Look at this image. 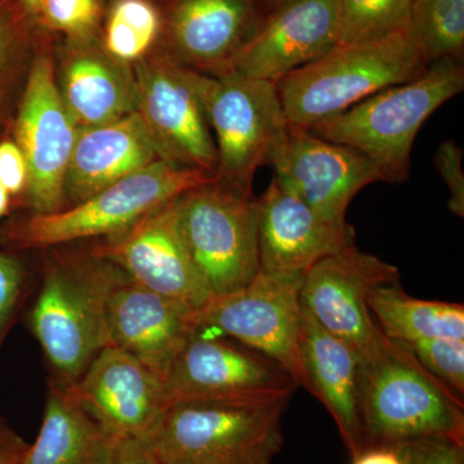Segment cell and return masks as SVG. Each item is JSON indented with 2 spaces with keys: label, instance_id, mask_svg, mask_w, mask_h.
<instances>
[{
  "label": "cell",
  "instance_id": "cell-42",
  "mask_svg": "<svg viewBox=\"0 0 464 464\" xmlns=\"http://www.w3.org/2000/svg\"><path fill=\"white\" fill-rule=\"evenodd\" d=\"M7 427H9L7 420H5V417H2V415H0V432L5 431V430L7 429Z\"/></svg>",
  "mask_w": 464,
  "mask_h": 464
},
{
  "label": "cell",
  "instance_id": "cell-22",
  "mask_svg": "<svg viewBox=\"0 0 464 464\" xmlns=\"http://www.w3.org/2000/svg\"><path fill=\"white\" fill-rule=\"evenodd\" d=\"M299 360L304 389L315 396L337 424L353 458L364 448L359 404V353L325 331L302 306Z\"/></svg>",
  "mask_w": 464,
  "mask_h": 464
},
{
  "label": "cell",
  "instance_id": "cell-31",
  "mask_svg": "<svg viewBox=\"0 0 464 464\" xmlns=\"http://www.w3.org/2000/svg\"><path fill=\"white\" fill-rule=\"evenodd\" d=\"M105 0H43L39 25L61 39L78 41L100 35Z\"/></svg>",
  "mask_w": 464,
  "mask_h": 464
},
{
  "label": "cell",
  "instance_id": "cell-5",
  "mask_svg": "<svg viewBox=\"0 0 464 464\" xmlns=\"http://www.w3.org/2000/svg\"><path fill=\"white\" fill-rule=\"evenodd\" d=\"M216 179V174L159 159L58 212H12L0 222V248L41 252L63 244L102 239L130 227L161 204Z\"/></svg>",
  "mask_w": 464,
  "mask_h": 464
},
{
  "label": "cell",
  "instance_id": "cell-17",
  "mask_svg": "<svg viewBox=\"0 0 464 464\" xmlns=\"http://www.w3.org/2000/svg\"><path fill=\"white\" fill-rule=\"evenodd\" d=\"M338 39V0H292L267 14L226 72L277 84L337 47Z\"/></svg>",
  "mask_w": 464,
  "mask_h": 464
},
{
  "label": "cell",
  "instance_id": "cell-32",
  "mask_svg": "<svg viewBox=\"0 0 464 464\" xmlns=\"http://www.w3.org/2000/svg\"><path fill=\"white\" fill-rule=\"evenodd\" d=\"M395 342V341H393ZM405 350L424 371L454 395L464 396V340L432 338L415 342H395Z\"/></svg>",
  "mask_w": 464,
  "mask_h": 464
},
{
  "label": "cell",
  "instance_id": "cell-30",
  "mask_svg": "<svg viewBox=\"0 0 464 464\" xmlns=\"http://www.w3.org/2000/svg\"><path fill=\"white\" fill-rule=\"evenodd\" d=\"M38 279V252L0 248V350L29 306Z\"/></svg>",
  "mask_w": 464,
  "mask_h": 464
},
{
  "label": "cell",
  "instance_id": "cell-19",
  "mask_svg": "<svg viewBox=\"0 0 464 464\" xmlns=\"http://www.w3.org/2000/svg\"><path fill=\"white\" fill-rule=\"evenodd\" d=\"M257 206L262 270L306 273L324 258L356 248L353 226L324 218L275 177Z\"/></svg>",
  "mask_w": 464,
  "mask_h": 464
},
{
  "label": "cell",
  "instance_id": "cell-9",
  "mask_svg": "<svg viewBox=\"0 0 464 464\" xmlns=\"http://www.w3.org/2000/svg\"><path fill=\"white\" fill-rule=\"evenodd\" d=\"M208 123L218 155V177L244 194L282 139L289 121L276 84L237 72L204 76Z\"/></svg>",
  "mask_w": 464,
  "mask_h": 464
},
{
  "label": "cell",
  "instance_id": "cell-7",
  "mask_svg": "<svg viewBox=\"0 0 464 464\" xmlns=\"http://www.w3.org/2000/svg\"><path fill=\"white\" fill-rule=\"evenodd\" d=\"M179 228L213 298L246 286L261 270L257 198L221 179L177 199Z\"/></svg>",
  "mask_w": 464,
  "mask_h": 464
},
{
  "label": "cell",
  "instance_id": "cell-12",
  "mask_svg": "<svg viewBox=\"0 0 464 464\" xmlns=\"http://www.w3.org/2000/svg\"><path fill=\"white\" fill-rule=\"evenodd\" d=\"M168 406L182 401L292 398L297 383L273 359L240 342L197 331L164 378Z\"/></svg>",
  "mask_w": 464,
  "mask_h": 464
},
{
  "label": "cell",
  "instance_id": "cell-20",
  "mask_svg": "<svg viewBox=\"0 0 464 464\" xmlns=\"http://www.w3.org/2000/svg\"><path fill=\"white\" fill-rule=\"evenodd\" d=\"M195 313L183 302L143 288L128 277L110 297L109 346L133 356L164 380L198 331Z\"/></svg>",
  "mask_w": 464,
  "mask_h": 464
},
{
  "label": "cell",
  "instance_id": "cell-2",
  "mask_svg": "<svg viewBox=\"0 0 464 464\" xmlns=\"http://www.w3.org/2000/svg\"><path fill=\"white\" fill-rule=\"evenodd\" d=\"M359 404L368 445L445 438L464 442L463 400L386 335L359 353Z\"/></svg>",
  "mask_w": 464,
  "mask_h": 464
},
{
  "label": "cell",
  "instance_id": "cell-18",
  "mask_svg": "<svg viewBox=\"0 0 464 464\" xmlns=\"http://www.w3.org/2000/svg\"><path fill=\"white\" fill-rule=\"evenodd\" d=\"M66 390L114 436L148 438L168 408L163 378L112 346Z\"/></svg>",
  "mask_w": 464,
  "mask_h": 464
},
{
  "label": "cell",
  "instance_id": "cell-26",
  "mask_svg": "<svg viewBox=\"0 0 464 464\" xmlns=\"http://www.w3.org/2000/svg\"><path fill=\"white\" fill-rule=\"evenodd\" d=\"M47 34L20 0H0V140L11 130Z\"/></svg>",
  "mask_w": 464,
  "mask_h": 464
},
{
  "label": "cell",
  "instance_id": "cell-28",
  "mask_svg": "<svg viewBox=\"0 0 464 464\" xmlns=\"http://www.w3.org/2000/svg\"><path fill=\"white\" fill-rule=\"evenodd\" d=\"M409 26L430 63L463 61L464 0H413Z\"/></svg>",
  "mask_w": 464,
  "mask_h": 464
},
{
  "label": "cell",
  "instance_id": "cell-1",
  "mask_svg": "<svg viewBox=\"0 0 464 464\" xmlns=\"http://www.w3.org/2000/svg\"><path fill=\"white\" fill-rule=\"evenodd\" d=\"M38 256V284L24 316L42 348L48 383L69 389L109 346L110 297L128 276L87 241L51 246Z\"/></svg>",
  "mask_w": 464,
  "mask_h": 464
},
{
  "label": "cell",
  "instance_id": "cell-33",
  "mask_svg": "<svg viewBox=\"0 0 464 464\" xmlns=\"http://www.w3.org/2000/svg\"><path fill=\"white\" fill-rule=\"evenodd\" d=\"M463 157V149L453 140L440 143L435 154V166L449 191V210L459 218L464 217Z\"/></svg>",
  "mask_w": 464,
  "mask_h": 464
},
{
  "label": "cell",
  "instance_id": "cell-36",
  "mask_svg": "<svg viewBox=\"0 0 464 464\" xmlns=\"http://www.w3.org/2000/svg\"><path fill=\"white\" fill-rule=\"evenodd\" d=\"M102 464H163L148 438L118 436Z\"/></svg>",
  "mask_w": 464,
  "mask_h": 464
},
{
  "label": "cell",
  "instance_id": "cell-24",
  "mask_svg": "<svg viewBox=\"0 0 464 464\" xmlns=\"http://www.w3.org/2000/svg\"><path fill=\"white\" fill-rule=\"evenodd\" d=\"M115 438L69 391L48 383L38 438L20 464H102Z\"/></svg>",
  "mask_w": 464,
  "mask_h": 464
},
{
  "label": "cell",
  "instance_id": "cell-40",
  "mask_svg": "<svg viewBox=\"0 0 464 464\" xmlns=\"http://www.w3.org/2000/svg\"><path fill=\"white\" fill-rule=\"evenodd\" d=\"M20 2L23 3L24 8L26 9L27 14H29L36 23H38L43 0H20Z\"/></svg>",
  "mask_w": 464,
  "mask_h": 464
},
{
  "label": "cell",
  "instance_id": "cell-16",
  "mask_svg": "<svg viewBox=\"0 0 464 464\" xmlns=\"http://www.w3.org/2000/svg\"><path fill=\"white\" fill-rule=\"evenodd\" d=\"M270 12L259 0H169L160 50L207 75H221Z\"/></svg>",
  "mask_w": 464,
  "mask_h": 464
},
{
  "label": "cell",
  "instance_id": "cell-3",
  "mask_svg": "<svg viewBox=\"0 0 464 464\" xmlns=\"http://www.w3.org/2000/svg\"><path fill=\"white\" fill-rule=\"evenodd\" d=\"M463 90V61L442 58L414 81L377 92L308 130L357 150L380 168L384 182L401 185L409 179L411 149L420 128Z\"/></svg>",
  "mask_w": 464,
  "mask_h": 464
},
{
  "label": "cell",
  "instance_id": "cell-29",
  "mask_svg": "<svg viewBox=\"0 0 464 464\" xmlns=\"http://www.w3.org/2000/svg\"><path fill=\"white\" fill-rule=\"evenodd\" d=\"M413 0H338V45L383 38L405 25Z\"/></svg>",
  "mask_w": 464,
  "mask_h": 464
},
{
  "label": "cell",
  "instance_id": "cell-13",
  "mask_svg": "<svg viewBox=\"0 0 464 464\" xmlns=\"http://www.w3.org/2000/svg\"><path fill=\"white\" fill-rule=\"evenodd\" d=\"M177 199L150 210L123 231L87 244L133 283L199 311L213 295L183 240Z\"/></svg>",
  "mask_w": 464,
  "mask_h": 464
},
{
  "label": "cell",
  "instance_id": "cell-6",
  "mask_svg": "<svg viewBox=\"0 0 464 464\" xmlns=\"http://www.w3.org/2000/svg\"><path fill=\"white\" fill-rule=\"evenodd\" d=\"M289 400L176 402L148 440L163 464H271Z\"/></svg>",
  "mask_w": 464,
  "mask_h": 464
},
{
  "label": "cell",
  "instance_id": "cell-8",
  "mask_svg": "<svg viewBox=\"0 0 464 464\" xmlns=\"http://www.w3.org/2000/svg\"><path fill=\"white\" fill-rule=\"evenodd\" d=\"M54 43L48 33L9 130L27 164L26 191L14 212L48 215L66 208V174L79 127L58 92Z\"/></svg>",
  "mask_w": 464,
  "mask_h": 464
},
{
  "label": "cell",
  "instance_id": "cell-38",
  "mask_svg": "<svg viewBox=\"0 0 464 464\" xmlns=\"http://www.w3.org/2000/svg\"><path fill=\"white\" fill-rule=\"evenodd\" d=\"M29 442L11 427L0 432V464H20Z\"/></svg>",
  "mask_w": 464,
  "mask_h": 464
},
{
  "label": "cell",
  "instance_id": "cell-4",
  "mask_svg": "<svg viewBox=\"0 0 464 464\" xmlns=\"http://www.w3.org/2000/svg\"><path fill=\"white\" fill-rule=\"evenodd\" d=\"M429 66L408 20L383 38L337 45L282 79L277 93L286 121L308 130L377 92L414 81Z\"/></svg>",
  "mask_w": 464,
  "mask_h": 464
},
{
  "label": "cell",
  "instance_id": "cell-34",
  "mask_svg": "<svg viewBox=\"0 0 464 464\" xmlns=\"http://www.w3.org/2000/svg\"><path fill=\"white\" fill-rule=\"evenodd\" d=\"M406 464H464V442L427 438L401 442Z\"/></svg>",
  "mask_w": 464,
  "mask_h": 464
},
{
  "label": "cell",
  "instance_id": "cell-37",
  "mask_svg": "<svg viewBox=\"0 0 464 464\" xmlns=\"http://www.w3.org/2000/svg\"><path fill=\"white\" fill-rule=\"evenodd\" d=\"M351 459H353V464H406L401 442L400 444L368 445Z\"/></svg>",
  "mask_w": 464,
  "mask_h": 464
},
{
  "label": "cell",
  "instance_id": "cell-43",
  "mask_svg": "<svg viewBox=\"0 0 464 464\" xmlns=\"http://www.w3.org/2000/svg\"><path fill=\"white\" fill-rule=\"evenodd\" d=\"M106 2V0H105ZM155 2H158V3H160V5H167L168 2H169V0H155Z\"/></svg>",
  "mask_w": 464,
  "mask_h": 464
},
{
  "label": "cell",
  "instance_id": "cell-14",
  "mask_svg": "<svg viewBox=\"0 0 464 464\" xmlns=\"http://www.w3.org/2000/svg\"><path fill=\"white\" fill-rule=\"evenodd\" d=\"M267 166L277 181L338 225L348 224V207L362 188L384 182L380 168L362 152L290 123Z\"/></svg>",
  "mask_w": 464,
  "mask_h": 464
},
{
  "label": "cell",
  "instance_id": "cell-35",
  "mask_svg": "<svg viewBox=\"0 0 464 464\" xmlns=\"http://www.w3.org/2000/svg\"><path fill=\"white\" fill-rule=\"evenodd\" d=\"M0 185L11 195L14 212L26 191L27 164L23 151L9 134L0 140Z\"/></svg>",
  "mask_w": 464,
  "mask_h": 464
},
{
  "label": "cell",
  "instance_id": "cell-15",
  "mask_svg": "<svg viewBox=\"0 0 464 464\" xmlns=\"http://www.w3.org/2000/svg\"><path fill=\"white\" fill-rule=\"evenodd\" d=\"M400 283L396 266L357 248L331 256L304 273L301 302L325 331L365 353L383 337L369 311V292Z\"/></svg>",
  "mask_w": 464,
  "mask_h": 464
},
{
  "label": "cell",
  "instance_id": "cell-25",
  "mask_svg": "<svg viewBox=\"0 0 464 464\" xmlns=\"http://www.w3.org/2000/svg\"><path fill=\"white\" fill-rule=\"evenodd\" d=\"M366 304L377 317L381 332L391 341L464 340L463 304L411 297L400 283L375 286Z\"/></svg>",
  "mask_w": 464,
  "mask_h": 464
},
{
  "label": "cell",
  "instance_id": "cell-10",
  "mask_svg": "<svg viewBox=\"0 0 464 464\" xmlns=\"http://www.w3.org/2000/svg\"><path fill=\"white\" fill-rule=\"evenodd\" d=\"M139 114L159 158L218 176V155L204 103V76L160 50L133 66Z\"/></svg>",
  "mask_w": 464,
  "mask_h": 464
},
{
  "label": "cell",
  "instance_id": "cell-21",
  "mask_svg": "<svg viewBox=\"0 0 464 464\" xmlns=\"http://www.w3.org/2000/svg\"><path fill=\"white\" fill-rule=\"evenodd\" d=\"M54 78L79 128L110 123L134 112L133 66L110 56L99 36L78 41L56 36Z\"/></svg>",
  "mask_w": 464,
  "mask_h": 464
},
{
  "label": "cell",
  "instance_id": "cell-39",
  "mask_svg": "<svg viewBox=\"0 0 464 464\" xmlns=\"http://www.w3.org/2000/svg\"><path fill=\"white\" fill-rule=\"evenodd\" d=\"M12 213V198L8 191L0 185V222Z\"/></svg>",
  "mask_w": 464,
  "mask_h": 464
},
{
  "label": "cell",
  "instance_id": "cell-27",
  "mask_svg": "<svg viewBox=\"0 0 464 464\" xmlns=\"http://www.w3.org/2000/svg\"><path fill=\"white\" fill-rule=\"evenodd\" d=\"M100 43L110 56L134 66L160 48L164 5L155 0H106Z\"/></svg>",
  "mask_w": 464,
  "mask_h": 464
},
{
  "label": "cell",
  "instance_id": "cell-41",
  "mask_svg": "<svg viewBox=\"0 0 464 464\" xmlns=\"http://www.w3.org/2000/svg\"><path fill=\"white\" fill-rule=\"evenodd\" d=\"M259 2L264 5V7L267 9L268 12H273L274 9L282 7V5H286V3L292 2V0H259Z\"/></svg>",
  "mask_w": 464,
  "mask_h": 464
},
{
  "label": "cell",
  "instance_id": "cell-11",
  "mask_svg": "<svg viewBox=\"0 0 464 464\" xmlns=\"http://www.w3.org/2000/svg\"><path fill=\"white\" fill-rule=\"evenodd\" d=\"M304 273L259 270L243 288L195 313L198 331L225 335L270 357L304 386L299 334Z\"/></svg>",
  "mask_w": 464,
  "mask_h": 464
},
{
  "label": "cell",
  "instance_id": "cell-23",
  "mask_svg": "<svg viewBox=\"0 0 464 464\" xmlns=\"http://www.w3.org/2000/svg\"><path fill=\"white\" fill-rule=\"evenodd\" d=\"M159 159L137 112L110 123L79 128L66 174V207L82 203Z\"/></svg>",
  "mask_w": 464,
  "mask_h": 464
}]
</instances>
